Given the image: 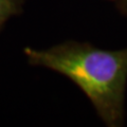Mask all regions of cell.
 I'll return each mask as SVG.
<instances>
[{"mask_svg":"<svg viewBox=\"0 0 127 127\" xmlns=\"http://www.w3.org/2000/svg\"><path fill=\"white\" fill-rule=\"evenodd\" d=\"M23 52L30 65L56 71L77 85L107 126L123 125L127 48L103 50L69 40L46 50L25 48Z\"/></svg>","mask_w":127,"mask_h":127,"instance_id":"1","label":"cell"},{"mask_svg":"<svg viewBox=\"0 0 127 127\" xmlns=\"http://www.w3.org/2000/svg\"><path fill=\"white\" fill-rule=\"evenodd\" d=\"M26 0H0V29L12 16L20 14Z\"/></svg>","mask_w":127,"mask_h":127,"instance_id":"2","label":"cell"},{"mask_svg":"<svg viewBox=\"0 0 127 127\" xmlns=\"http://www.w3.org/2000/svg\"><path fill=\"white\" fill-rule=\"evenodd\" d=\"M114 5L118 7V10L123 13L124 15H127V0H109Z\"/></svg>","mask_w":127,"mask_h":127,"instance_id":"3","label":"cell"}]
</instances>
